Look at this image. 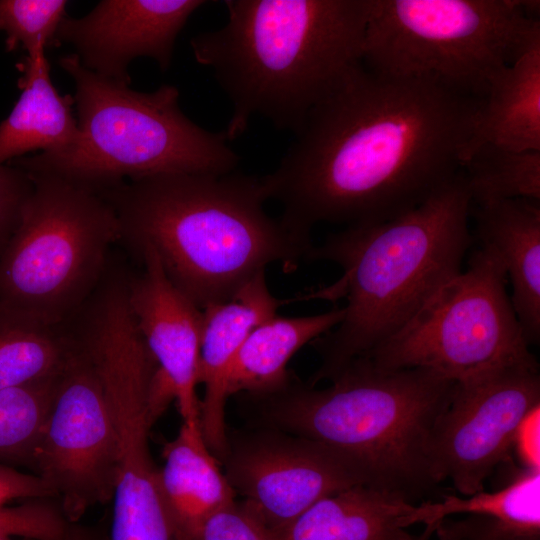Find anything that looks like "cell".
<instances>
[{
  "mask_svg": "<svg viewBox=\"0 0 540 540\" xmlns=\"http://www.w3.org/2000/svg\"><path fill=\"white\" fill-rule=\"evenodd\" d=\"M482 100L431 80L382 78L360 64L262 177L268 199L304 239L319 223L347 227L405 213L460 171Z\"/></svg>",
  "mask_w": 540,
  "mask_h": 540,
  "instance_id": "6da1fadb",
  "label": "cell"
},
{
  "mask_svg": "<svg viewBox=\"0 0 540 540\" xmlns=\"http://www.w3.org/2000/svg\"><path fill=\"white\" fill-rule=\"evenodd\" d=\"M98 192L116 213L119 241L132 253L150 248L200 309L231 298L269 264L295 270L313 247L267 214L262 177L167 174Z\"/></svg>",
  "mask_w": 540,
  "mask_h": 540,
  "instance_id": "7a4b0ae2",
  "label": "cell"
},
{
  "mask_svg": "<svg viewBox=\"0 0 540 540\" xmlns=\"http://www.w3.org/2000/svg\"><path fill=\"white\" fill-rule=\"evenodd\" d=\"M471 198L460 171L417 207L386 221L347 226L312 247L307 261L342 269L336 283L303 298L346 299L344 317L313 344L320 365L306 382L332 379L397 332L461 271L472 243Z\"/></svg>",
  "mask_w": 540,
  "mask_h": 540,
  "instance_id": "3957f363",
  "label": "cell"
},
{
  "mask_svg": "<svg viewBox=\"0 0 540 540\" xmlns=\"http://www.w3.org/2000/svg\"><path fill=\"white\" fill-rule=\"evenodd\" d=\"M227 21L191 38L232 104L224 133L241 136L259 115L295 134L357 66L367 0H225Z\"/></svg>",
  "mask_w": 540,
  "mask_h": 540,
  "instance_id": "277c9868",
  "label": "cell"
},
{
  "mask_svg": "<svg viewBox=\"0 0 540 540\" xmlns=\"http://www.w3.org/2000/svg\"><path fill=\"white\" fill-rule=\"evenodd\" d=\"M324 388L288 384L240 394L251 427L317 441L353 461L369 486L412 502L436 482L430 462L435 424L455 384L420 368L387 369L359 357Z\"/></svg>",
  "mask_w": 540,
  "mask_h": 540,
  "instance_id": "5b68a950",
  "label": "cell"
},
{
  "mask_svg": "<svg viewBox=\"0 0 540 540\" xmlns=\"http://www.w3.org/2000/svg\"><path fill=\"white\" fill-rule=\"evenodd\" d=\"M58 62L75 84L78 136L63 150L8 163L95 190L158 175H222L239 164L224 131L206 130L183 113L175 86L139 92L85 68L75 53Z\"/></svg>",
  "mask_w": 540,
  "mask_h": 540,
  "instance_id": "8992f818",
  "label": "cell"
},
{
  "mask_svg": "<svg viewBox=\"0 0 540 540\" xmlns=\"http://www.w3.org/2000/svg\"><path fill=\"white\" fill-rule=\"evenodd\" d=\"M362 65L483 99L491 77L540 35L520 0H367Z\"/></svg>",
  "mask_w": 540,
  "mask_h": 540,
  "instance_id": "52a82bcc",
  "label": "cell"
},
{
  "mask_svg": "<svg viewBox=\"0 0 540 540\" xmlns=\"http://www.w3.org/2000/svg\"><path fill=\"white\" fill-rule=\"evenodd\" d=\"M27 173L33 188L0 254V306L45 324H67L107 272L119 221L95 189L52 173Z\"/></svg>",
  "mask_w": 540,
  "mask_h": 540,
  "instance_id": "ba28073f",
  "label": "cell"
},
{
  "mask_svg": "<svg viewBox=\"0 0 540 540\" xmlns=\"http://www.w3.org/2000/svg\"><path fill=\"white\" fill-rule=\"evenodd\" d=\"M106 394L116 434L111 540H177L158 490L150 451V386L157 363L131 312L127 287L103 282L74 320Z\"/></svg>",
  "mask_w": 540,
  "mask_h": 540,
  "instance_id": "9c48e42d",
  "label": "cell"
},
{
  "mask_svg": "<svg viewBox=\"0 0 540 540\" xmlns=\"http://www.w3.org/2000/svg\"><path fill=\"white\" fill-rule=\"evenodd\" d=\"M498 256L480 246L392 336L367 355L387 369L420 368L465 383L511 367H539L506 291Z\"/></svg>",
  "mask_w": 540,
  "mask_h": 540,
  "instance_id": "30bf717a",
  "label": "cell"
},
{
  "mask_svg": "<svg viewBox=\"0 0 540 540\" xmlns=\"http://www.w3.org/2000/svg\"><path fill=\"white\" fill-rule=\"evenodd\" d=\"M73 344L36 448L32 470L70 522L113 499L116 434L96 365L70 324Z\"/></svg>",
  "mask_w": 540,
  "mask_h": 540,
  "instance_id": "8fae6325",
  "label": "cell"
},
{
  "mask_svg": "<svg viewBox=\"0 0 540 540\" xmlns=\"http://www.w3.org/2000/svg\"><path fill=\"white\" fill-rule=\"evenodd\" d=\"M220 464L240 503L275 534L317 501L368 485L360 468L341 453L271 428L227 432Z\"/></svg>",
  "mask_w": 540,
  "mask_h": 540,
  "instance_id": "7c38bea8",
  "label": "cell"
},
{
  "mask_svg": "<svg viewBox=\"0 0 540 540\" xmlns=\"http://www.w3.org/2000/svg\"><path fill=\"white\" fill-rule=\"evenodd\" d=\"M539 405V367H511L456 383L431 438L436 484L449 479L464 496L484 490L509 457L519 424Z\"/></svg>",
  "mask_w": 540,
  "mask_h": 540,
  "instance_id": "4fadbf2b",
  "label": "cell"
},
{
  "mask_svg": "<svg viewBox=\"0 0 540 540\" xmlns=\"http://www.w3.org/2000/svg\"><path fill=\"white\" fill-rule=\"evenodd\" d=\"M204 0H103L80 18L65 16L56 41L72 45L81 64L129 85V64L153 59L162 71L172 62L176 39Z\"/></svg>",
  "mask_w": 540,
  "mask_h": 540,
  "instance_id": "5bb4252c",
  "label": "cell"
},
{
  "mask_svg": "<svg viewBox=\"0 0 540 540\" xmlns=\"http://www.w3.org/2000/svg\"><path fill=\"white\" fill-rule=\"evenodd\" d=\"M133 255L141 271L127 277L131 312L158 371L174 392L183 422L200 423L196 388L202 310L169 281L150 248Z\"/></svg>",
  "mask_w": 540,
  "mask_h": 540,
  "instance_id": "9a60e30c",
  "label": "cell"
},
{
  "mask_svg": "<svg viewBox=\"0 0 540 540\" xmlns=\"http://www.w3.org/2000/svg\"><path fill=\"white\" fill-rule=\"evenodd\" d=\"M280 304L271 294L262 271L231 298L201 309L198 385H203L204 396L200 400V427L208 448L219 462L227 447L225 406L231 366L250 333L275 316Z\"/></svg>",
  "mask_w": 540,
  "mask_h": 540,
  "instance_id": "2e32d148",
  "label": "cell"
},
{
  "mask_svg": "<svg viewBox=\"0 0 540 540\" xmlns=\"http://www.w3.org/2000/svg\"><path fill=\"white\" fill-rule=\"evenodd\" d=\"M480 246L500 259L512 285L510 298L529 343L540 337V200L506 199L475 205Z\"/></svg>",
  "mask_w": 540,
  "mask_h": 540,
  "instance_id": "e0dca14e",
  "label": "cell"
},
{
  "mask_svg": "<svg viewBox=\"0 0 540 540\" xmlns=\"http://www.w3.org/2000/svg\"><path fill=\"white\" fill-rule=\"evenodd\" d=\"M158 490L177 540H188L213 514L236 502L220 462L208 448L200 423L182 422L163 446Z\"/></svg>",
  "mask_w": 540,
  "mask_h": 540,
  "instance_id": "ac0fdd59",
  "label": "cell"
},
{
  "mask_svg": "<svg viewBox=\"0 0 540 540\" xmlns=\"http://www.w3.org/2000/svg\"><path fill=\"white\" fill-rule=\"evenodd\" d=\"M458 532L469 540H528L540 538V470L520 468L503 487L471 495H446L438 502L415 505L407 518L434 524L453 515Z\"/></svg>",
  "mask_w": 540,
  "mask_h": 540,
  "instance_id": "d6986e66",
  "label": "cell"
},
{
  "mask_svg": "<svg viewBox=\"0 0 540 540\" xmlns=\"http://www.w3.org/2000/svg\"><path fill=\"white\" fill-rule=\"evenodd\" d=\"M484 144L540 151V35L491 77L461 163Z\"/></svg>",
  "mask_w": 540,
  "mask_h": 540,
  "instance_id": "ffe728a7",
  "label": "cell"
},
{
  "mask_svg": "<svg viewBox=\"0 0 540 540\" xmlns=\"http://www.w3.org/2000/svg\"><path fill=\"white\" fill-rule=\"evenodd\" d=\"M415 504L399 494L357 485L327 496L277 535L279 540H412Z\"/></svg>",
  "mask_w": 540,
  "mask_h": 540,
  "instance_id": "44dd1931",
  "label": "cell"
},
{
  "mask_svg": "<svg viewBox=\"0 0 540 540\" xmlns=\"http://www.w3.org/2000/svg\"><path fill=\"white\" fill-rule=\"evenodd\" d=\"M19 68L21 95L0 123V165L36 150H63L78 136V123L71 110L74 99L60 95L55 88L45 50L26 56Z\"/></svg>",
  "mask_w": 540,
  "mask_h": 540,
  "instance_id": "7402d4cb",
  "label": "cell"
},
{
  "mask_svg": "<svg viewBox=\"0 0 540 540\" xmlns=\"http://www.w3.org/2000/svg\"><path fill=\"white\" fill-rule=\"evenodd\" d=\"M344 317L343 307L308 315H275L256 327L239 349L227 380L228 397L264 394L289 383L287 370L292 356L336 327Z\"/></svg>",
  "mask_w": 540,
  "mask_h": 540,
  "instance_id": "603a6c76",
  "label": "cell"
},
{
  "mask_svg": "<svg viewBox=\"0 0 540 540\" xmlns=\"http://www.w3.org/2000/svg\"><path fill=\"white\" fill-rule=\"evenodd\" d=\"M72 344L69 322L45 324L0 306V390L59 375Z\"/></svg>",
  "mask_w": 540,
  "mask_h": 540,
  "instance_id": "cb8c5ba5",
  "label": "cell"
},
{
  "mask_svg": "<svg viewBox=\"0 0 540 540\" xmlns=\"http://www.w3.org/2000/svg\"><path fill=\"white\" fill-rule=\"evenodd\" d=\"M460 168L471 205L518 198L540 200V151L484 144Z\"/></svg>",
  "mask_w": 540,
  "mask_h": 540,
  "instance_id": "d4e9b609",
  "label": "cell"
},
{
  "mask_svg": "<svg viewBox=\"0 0 540 540\" xmlns=\"http://www.w3.org/2000/svg\"><path fill=\"white\" fill-rule=\"evenodd\" d=\"M59 375L0 390V463L32 469Z\"/></svg>",
  "mask_w": 540,
  "mask_h": 540,
  "instance_id": "484cf974",
  "label": "cell"
},
{
  "mask_svg": "<svg viewBox=\"0 0 540 540\" xmlns=\"http://www.w3.org/2000/svg\"><path fill=\"white\" fill-rule=\"evenodd\" d=\"M66 6L64 0H0V31L6 34L7 51L22 47L30 56L57 43Z\"/></svg>",
  "mask_w": 540,
  "mask_h": 540,
  "instance_id": "4316f807",
  "label": "cell"
},
{
  "mask_svg": "<svg viewBox=\"0 0 540 540\" xmlns=\"http://www.w3.org/2000/svg\"><path fill=\"white\" fill-rule=\"evenodd\" d=\"M54 498L25 500L0 506V537L19 536L29 540H71L70 521Z\"/></svg>",
  "mask_w": 540,
  "mask_h": 540,
  "instance_id": "83f0119b",
  "label": "cell"
},
{
  "mask_svg": "<svg viewBox=\"0 0 540 540\" xmlns=\"http://www.w3.org/2000/svg\"><path fill=\"white\" fill-rule=\"evenodd\" d=\"M188 540H279L240 502L210 516Z\"/></svg>",
  "mask_w": 540,
  "mask_h": 540,
  "instance_id": "f1b7e54d",
  "label": "cell"
},
{
  "mask_svg": "<svg viewBox=\"0 0 540 540\" xmlns=\"http://www.w3.org/2000/svg\"><path fill=\"white\" fill-rule=\"evenodd\" d=\"M32 188L27 172L10 163L0 165V254L18 226Z\"/></svg>",
  "mask_w": 540,
  "mask_h": 540,
  "instance_id": "f546056e",
  "label": "cell"
},
{
  "mask_svg": "<svg viewBox=\"0 0 540 540\" xmlns=\"http://www.w3.org/2000/svg\"><path fill=\"white\" fill-rule=\"evenodd\" d=\"M54 498L50 486L38 475L0 463V506L18 499Z\"/></svg>",
  "mask_w": 540,
  "mask_h": 540,
  "instance_id": "4dcf8cb0",
  "label": "cell"
},
{
  "mask_svg": "<svg viewBox=\"0 0 540 540\" xmlns=\"http://www.w3.org/2000/svg\"><path fill=\"white\" fill-rule=\"evenodd\" d=\"M513 449L522 468L540 470V405L532 409L519 424Z\"/></svg>",
  "mask_w": 540,
  "mask_h": 540,
  "instance_id": "1f68e13d",
  "label": "cell"
},
{
  "mask_svg": "<svg viewBox=\"0 0 540 540\" xmlns=\"http://www.w3.org/2000/svg\"><path fill=\"white\" fill-rule=\"evenodd\" d=\"M437 523L425 525L423 531L413 536L412 540H431L432 536H434Z\"/></svg>",
  "mask_w": 540,
  "mask_h": 540,
  "instance_id": "d6a6232c",
  "label": "cell"
},
{
  "mask_svg": "<svg viewBox=\"0 0 540 540\" xmlns=\"http://www.w3.org/2000/svg\"><path fill=\"white\" fill-rule=\"evenodd\" d=\"M0 540H13L9 537H0ZM20 540H29V539H20Z\"/></svg>",
  "mask_w": 540,
  "mask_h": 540,
  "instance_id": "836d02e7",
  "label": "cell"
},
{
  "mask_svg": "<svg viewBox=\"0 0 540 540\" xmlns=\"http://www.w3.org/2000/svg\"><path fill=\"white\" fill-rule=\"evenodd\" d=\"M438 540H458V539H438Z\"/></svg>",
  "mask_w": 540,
  "mask_h": 540,
  "instance_id": "e575fe53",
  "label": "cell"
},
{
  "mask_svg": "<svg viewBox=\"0 0 540 540\" xmlns=\"http://www.w3.org/2000/svg\"><path fill=\"white\" fill-rule=\"evenodd\" d=\"M528 540H540V538L528 539Z\"/></svg>",
  "mask_w": 540,
  "mask_h": 540,
  "instance_id": "d590c367",
  "label": "cell"
}]
</instances>
